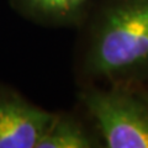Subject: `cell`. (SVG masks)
Here are the masks:
<instances>
[{"mask_svg":"<svg viewBox=\"0 0 148 148\" xmlns=\"http://www.w3.org/2000/svg\"><path fill=\"white\" fill-rule=\"evenodd\" d=\"M135 86L137 88L138 92H140V95L142 96V99L146 103L147 109H148V88L145 86V84H140V85H135Z\"/></svg>","mask_w":148,"mask_h":148,"instance_id":"8992f818","label":"cell"},{"mask_svg":"<svg viewBox=\"0 0 148 148\" xmlns=\"http://www.w3.org/2000/svg\"><path fill=\"white\" fill-rule=\"evenodd\" d=\"M94 0H8L21 17L45 27L78 29Z\"/></svg>","mask_w":148,"mask_h":148,"instance_id":"277c9868","label":"cell"},{"mask_svg":"<svg viewBox=\"0 0 148 148\" xmlns=\"http://www.w3.org/2000/svg\"><path fill=\"white\" fill-rule=\"evenodd\" d=\"M78 30L79 86L148 83V0H94Z\"/></svg>","mask_w":148,"mask_h":148,"instance_id":"6da1fadb","label":"cell"},{"mask_svg":"<svg viewBox=\"0 0 148 148\" xmlns=\"http://www.w3.org/2000/svg\"><path fill=\"white\" fill-rule=\"evenodd\" d=\"M85 114V112H84ZM104 147L89 117L79 111H59L37 148H96Z\"/></svg>","mask_w":148,"mask_h":148,"instance_id":"5b68a950","label":"cell"},{"mask_svg":"<svg viewBox=\"0 0 148 148\" xmlns=\"http://www.w3.org/2000/svg\"><path fill=\"white\" fill-rule=\"evenodd\" d=\"M78 99L108 148H148V109L135 85L79 86Z\"/></svg>","mask_w":148,"mask_h":148,"instance_id":"7a4b0ae2","label":"cell"},{"mask_svg":"<svg viewBox=\"0 0 148 148\" xmlns=\"http://www.w3.org/2000/svg\"><path fill=\"white\" fill-rule=\"evenodd\" d=\"M54 114L0 84V148H37Z\"/></svg>","mask_w":148,"mask_h":148,"instance_id":"3957f363","label":"cell"}]
</instances>
